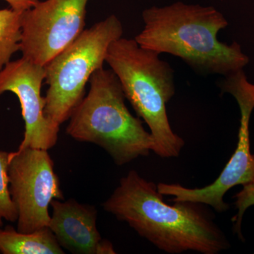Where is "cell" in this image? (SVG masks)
Segmentation results:
<instances>
[{"label": "cell", "mask_w": 254, "mask_h": 254, "mask_svg": "<svg viewBox=\"0 0 254 254\" xmlns=\"http://www.w3.org/2000/svg\"><path fill=\"white\" fill-rule=\"evenodd\" d=\"M160 55L122 37L110 45L105 62L118 78L125 98L149 127L153 151L161 158H175L185 141L169 123L166 105L175 93L174 70Z\"/></svg>", "instance_id": "cell-3"}, {"label": "cell", "mask_w": 254, "mask_h": 254, "mask_svg": "<svg viewBox=\"0 0 254 254\" xmlns=\"http://www.w3.org/2000/svg\"><path fill=\"white\" fill-rule=\"evenodd\" d=\"M123 27L115 15L85 29L66 49L44 65L48 88L45 115L57 125L69 120L84 98L91 75L103 67L108 48L122 38Z\"/></svg>", "instance_id": "cell-5"}, {"label": "cell", "mask_w": 254, "mask_h": 254, "mask_svg": "<svg viewBox=\"0 0 254 254\" xmlns=\"http://www.w3.org/2000/svg\"><path fill=\"white\" fill-rule=\"evenodd\" d=\"M243 188L234 196L235 206L238 210L237 215L233 217L234 231L242 241L245 240L242 233V222L246 210L254 205V181L243 185Z\"/></svg>", "instance_id": "cell-14"}, {"label": "cell", "mask_w": 254, "mask_h": 254, "mask_svg": "<svg viewBox=\"0 0 254 254\" xmlns=\"http://www.w3.org/2000/svg\"><path fill=\"white\" fill-rule=\"evenodd\" d=\"M45 78L44 66L23 58L10 61L0 71V95L11 92L17 96L24 120V135L17 150H48L58 142L60 126L45 115L46 101L41 95Z\"/></svg>", "instance_id": "cell-9"}, {"label": "cell", "mask_w": 254, "mask_h": 254, "mask_svg": "<svg viewBox=\"0 0 254 254\" xmlns=\"http://www.w3.org/2000/svg\"><path fill=\"white\" fill-rule=\"evenodd\" d=\"M204 205L190 201L168 204L154 182L147 181L135 170L121 179L103 204L105 211L126 222L166 253L219 254L228 250L230 244Z\"/></svg>", "instance_id": "cell-1"}, {"label": "cell", "mask_w": 254, "mask_h": 254, "mask_svg": "<svg viewBox=\"0 0 254 254\" xmlns=\"http://www.w3.org/2000/svg\"><path fill=\"white\" fill-rule=\"evenodd\" d=\"M9 153L0 150V227L3 220L17 221L18 211L9 191Z\"/></svg>", "instance_id": "cell-13"}, {"label": "cell", "mask_w": 254, "mask_h": 254, "mask_svg": "<svg viewBox=\"0 0 254 254\" xmlns=\"http://www.w3.org/2000/svg\"><path fill=\"white\" fill-rule=\"evenodd\" d=\"M15 11H24L31 9L39 0H4Z\"/></svg>", "instance_id": "cell-15"}, {"label": "cell", "mask_w": 254, "mask_h": 254, "mask_svg": "<svg viewBox=\"0 0 254 254\" xmlns=\"http://www.w3.org/2000/svg\"><path fill=\"white\" fill-rule=\"evenodd\" d=\"M9 191L18 211V232L48 227L52 200H64L59 177L48 150L26 148L9 153Z\"/></svg>", "instance_id": "cell-7"}, {"label": "cell", "mask_w": 254, "mask_h": 254, "mask_svg": "<svg viewBox=\"0 0 254 254\" xmlns=\"http://www.w3.org/2000/svg\"></svg>", "instance_id": "cell-16"}, {"label": "cell", "mask_w": 254, "mask_h": 254, "mask_svg": "<svg viewBox=\"0 0 254 254\" xmlns=\"http://www.w3.org/2000/svg\"><path fill=\"white\" fill-rule=\"evenodd\" d=\"M88 0H46L23 11L22 58L44 66L84 31Z\"/></svg>", "instance_id": "cell-8"}, {"label": "cell", "mask_w": 254, "mask_h": 254, "mask_svg": "<svg viewBox=\"0 0 254 254\" xmlns=\"http://www.w3.org/2000/svg\"><path fill=\"white\" fill-rule=\"evenodd\" d=\"M48 225L58 243L76 254H98L103 239L97 228V210L74 199L52 200Z\"/></svg>", "instance_id": "cell-10"}, {"label": "cell", "mask_w": 254, "mask_h": 254, "mask_svg": "<svg viewBox=\"0 0 254 254\" xmlns=\"http://www.w3.org/2000/svg\"><path fill=\"white\" fill-rule=\"evenodd\" d=\"M0 253L3 254H63L49 227L31 233H23L7 226L0 227Z\"/></svg>", "instance_id": "cell-11"}, {"label": "cell", "mask_w": 254, "mask_h": 254, "mask_svg": "<svg viewBox=\"0 0 254 254\" xmlns=\"http://www.w3.org/2000/svg\"><path fill=\"white\" fill-rule=\"evenodd\" d=\"M88 82L89 91L71 114L66 133L76 141L99 145L119 166L148 156L154 145L153 137L127 108L115 73L100 68Z\"/></svg>", "instance_id": "cell-4"}, {"label": "cell", "mask_w": 254, "mask_h": 254, "mask_svg": "<svg viewBox=\"0 0 254 254\" xmlns=\"http://www.w3.org/2000/svg\"><path fill=\"white\" fill-rule=\"evenodd\" d=\"M23 11L0 9V71L20 51Z\"/></svg>", "instance_id": "cell-12"}, {"label": "cell", "mask_w": 254, "mask_h": 254, "mask_svg": "<svg viewBox=\"0 0 254 254\" xmlns=\"http://www.w3.org/2000/svg\"><path fill=\"white\" fill-rule=\"evenodd\" d=\"M142 17L144 28L134 38L140 46L178 57L198 72L227 76L250 63L237 42L218 41L219 32L228 22L212 6L177 2L145 9Z\"/></svg>", "instance_id": "cell-2"}, {"label": "cell", "mask_w": 254, "mask_h": 254, "mask_svg": "<svg viewBox=\"0 0 254 254\" xmlns=\"http://www.w3.org/2000/svg\"><path fill=\"white\" fill-rule=\"evenodd\" d=\"M225 77L220 88L235 97L241 113L238 143L235 153L220 176L208 186L189 189L178 184L158 185L160 193L174 196L172 201L203 203L210 205L218 213H224L230 208L223 199L229 190L254 181V157L251 153L250 137V118L254 109V85L248 81L244 70Z\"/></svg>", "instance_id": "cell-6"}]
</instances>
